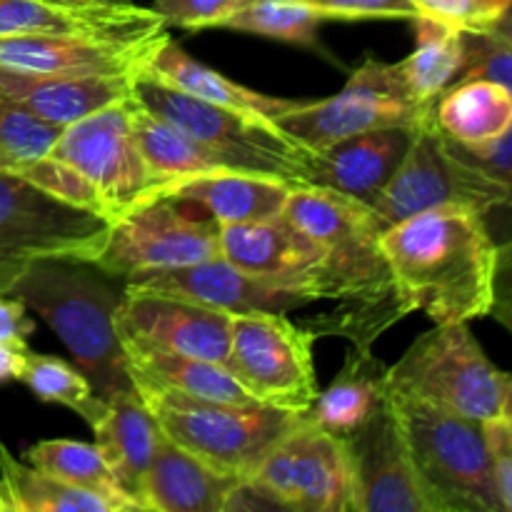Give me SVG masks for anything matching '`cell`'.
I'll return each instance as SVG.
<instances>
[{
  "label": "cell",
  "mask_w": 512,
  "mask_h": 512,
  "mask_svg": "<svg viewBox=\"0 0 512 512\" xmlns=\"http://www.w3.org/2000/svg\"><path fill=\"white\" fill-rule=\"evenodd\" d=\"M165 20L140 5L0 0V38L10 35H83V38L150 43L165 38Z\"/></svg>",
  "instance_id": "obj_18"
},
{
  "label": "cell",
  "mask_w": 512,
  "mask_h": 512,
  "mask_svg": "<svg viewBox=\"0 0 512 512\" xmlns=\"http://www.w3.org/2000/svg\"><path fill=\"white\" fill-rule=\"evenodd\" d=\"M328 20H413L420 15L413 0H305Z\"/></svg>",
  "instance_id": "obj_41"
},
{
  "label": "cell",
  "mask_w": 512,
  "mask_h": 512,
  "mask_svg": "<svg viewBox=\"0 0 512 512\" xmlns=\"http://www.w3.org/2000/svg\"><path fill=\"white\" fill-rule=\"evenodd\" d=\"M433 120L435 110L423 108L410 98L398 63H383L370 55L350 73L340 93L323 100H305L275 123L305 150L318 153L370 130H418Z\"/></svg>",
  "instance_id": "obj_9"
},
{
  "label": "cell",
  "mask_w": 512,
  "mask_h": 512,
  "mask_svg": "<svg viewBox=\"0 0 512 512\" xmlns=\"http://www.w3.org/2000/svg\"><path fill=\"white\" fill-rule=\"evenodd\" d=\"M240 478L220 473L180 448L160 430L143 485L148 512H223L230 490Z\"/></svg>",
  "instance_id": "obj_24"
},
{
  "label": "cell",
  "mask_w": 512,
  "mask_h": 512,
  "mask_svg": "<svg viewBox=\"0 0 512 512\" xmlns=\"http://www.w3.org/2000/svg\"><path fill=\"white\" fill-rule=\"evenodd\" d=\"M133 98L145 110L203 145L228 170L268 175L290 185H308L313 153L285 135L273 120L200 100L143 70L135 73Z\"/></svg>",
  "instance_id": "obj_4"
},
{
  "label": "cell",
  "mask_w": 512,
  "mask_h": 512,
  "mask_svg": "<svg viewBox=\"0 0 512 512\" xmlns=\"http://www.w3.org/2000/svg\"><path fill=\"white\" fill-rule=\"evenodd\" d=\"M388 400V365L370 345H350L333 383L320 390L308 418L338 438L348 440Z\"/></svg>",
  "instance_id": "obj_27"
},
{
  "label": "cell",
  "mask_w": 512,
  "mask_h": 512,
  "mask_svg": "<svg viewBox=\"0 0 512 512\" xmlns=\"http://www.w3.org/2000/svg\"><path fill=\"white\" fill-rule=\"evenodd\" d=\"M483 433L485 440H488L500 508L512 512V418L508 413H500L495 418L485 420Z\"/></svg>",
  "instance_id": "obj_42"
},
{
  "label": "cell",
  "mask_w": 512,
  "mask_h": 512,
  "mask_svg": "<svg viewBox=\"0 0 512 512\" xmlns=\"http://www.w3.org/2000/svg\"><path fill=\"white\" fill-rule=\"evenodd\" d=\"M503 413H508L512 418V375H508V385H505V408Z\"/></svg>",
  "instance_id": "obj_48"
},
{
  "label": "cell",
  "mask_w": 512,
  "mask_h": 512,
  "mask_svg": "<svg viewBox=\"0 0 512 512\" xmlns=\"http://www.w3.org/2000/svg\"><path fill=\"white\" fill-rule=\"evenodd\" d=\"M318 333L285 313L233 315L228 370L258 403L308 413L318 398L313 345Z\"/></svg>",
  "instance_id": "obj_11"
},
{
  "label": "cell",
  "mask_w": 512,
  "mask_h": 512,
  "mask_svg": "<svg viewBox=\"0 0 512 512\" xmlns=\"http://www.w3.org/2000/svg\"><path fill=\"white\" fill-rule=\"evenodd\" d=\"M110 280L103 270H90V263L33 260L3 288L50 325L105 403L135 390L115 325L123 290H115Z\"/></svg>",
  "instance_id": "obj_3"
},
{
  "label": "cell",
  "mask_w": 512,
  "mask_h": 512,
  "mask_svg": "<svg viewBox=\"0 0 512 512\" xmlns=\"http://www.w3.org/2000/svg\"><path fill=\"white\" fill-rule=\"evenodd\" d=\"M115 325L123 343L213 360L228 368L233 315L225 310L123 285Z\"/></svg>",
  "instance_id": "obj_16"
},
{
  "label": "cell",
  "mask_w": 512,
  "mask_h": 512,
  "mask_svg": "<svg viewBox=\"0 0 512 512\" xmlns=\"http://www.w3.org/2000/svg\"><path fill=\"white\" fill-rule=\"evenodd\" d=\"M220 255L263 283L300 290L318 303L323 250L283 213L253 223L220 225Z\"/></svg>",
  "instance_id": "obj_17"
},
{
  "label": "cell",
  "mask_w": 512,
  "mask_h": 512,
  "mask_svg": "<svg viewBox=\"0 0 512 512\" xmlns=\"http://www.w3.org/2000/svg\"><path fill=\"white\" fill-rule=\"evenodd\" d=\"M508 203V190L460 158L433 120L415 130L403 163L370 208L385 230L410 215L440 205H468L488 215Z\"/></svg>",
  "instance_id": "obj_12"
},
{
  "label": "cell",
  "mask_w": 512,
  "mask_h": 512,
  "mask_svg": "<svg viewBox=\"0 0 512 512\" xmlns=\"http://www.w3.org/2000/svg\"><path fill=\"white\" fill-rule=\"evenodd\" d=\"M140 70L153 75V78L163 80V83L173 85V88L183 90V93L195 95L200 100L223 105V108L243 110V113L258 115V118L273 120V123L283 113L305 103V100L275 98V95L258 93V90L248 88V85L235 83V80L225 78L218 70L208 68L205 63L195 60L193 55L185 53L183 45L170 38H165L153 50L148 63Z\"/></svg>",
  "instance_id": "obj_26"
},
{
  "label": "cell",
  "mask_w": 512,
  "mask_h": 512,
  "mask_svg": "<svg viewBox=\"0 0 512 512\" xmlns=\"http://www.w3.org/2000/svg\"><path fill=\"white\" fill-rule=\"evenodd\" d=\"M465 33V30H463ZM465 70L460 80L485 78L512 93V43L495 33H465Z\"/></svg>",
  "instance_id": "obj_38"
},
{
  "label": "cell",
  "mask_w": 512,
  "mask_h": 512,
  "mask_svg": "<svg viewBox=\"0 0 512 512\" xmlns=\"http://www.w3.org/2000/svg\"><path fill=\"white\" fill-rule=\"evenodd\" d=\"M283 215L323 250L318 300L335 303L330 313L308 320V328L373 348L390 325L405 318L373 208L320 185H295Z\"/></svg>",
  "instance_id": "obj_1"
},
{
  "label": "cell",
  "mask_w": 512,
  "mask_h": 512,
  "mask_svg": "<svg viewBox=\"0 0 512 512\" xmlns=\"http://www.w3.org/2000/svg\"><path fill=\"white\" fill-rule=\"evenodd\" d=\"M245 478L273 495L283 510L353 512L348 443L308 415H303Z\"/></svg>",
  "instance_id": "obj_14"
},
{
  "label": "cell",
  "mask_w": 512,
  "mask_h": 512,
  "mask_svg": "<svg viewBox=\"0 0 512 512\" xmlns=\"http://www.w3.org/2000/svg\"><path fill=\"white\" fill-rule=\"evenodd\" d=\"M420 15L465 30V33H488L505 15L512 0H413Z\"/></svg>",
  "instance_id": "obj_39"
},
{
  "label": "cell",
  "mask_w": 512,
  "mask_h": 512,
  "mask_svg": "<svg viewBox=\"0 0 512 512\" xmlns=\"http://www.w3.org/2000/svg\"><path fill=\"white\" fill-rule=\"evenodd\" d=\"M415 128H383L353 135L310 158L308 185H320L370 205L403 163Z\"/></svg>",
  "instance_id": "obj_21"
},
{
  "label": "cell",
  "mask_w": 512,
  "mask_h": 512,
  "mask_svg": "<svg viewBox=\"0 0 512 512\" xmlns=\"http://www.w3.org/2000/svg\"><path fill=\"white\" fill-rule=\"evenodd\" d=\"M63 3H100V5H128L133 0H63Z\"/></svg>",
  "instance_id": "obj_47"
},
{
  "label": "cell",
  "mask_w": 512,
  "mask_h": 512,
  "mask_svg": "<svg viewBox=\"0 0 512 512\" xmlns=\"http://www.w3.org/2000/svg\"><path fill=\"white\" fill-rule=\"evenodd\" d=\"M415 48L398 70L410 98L423 108L435 110V103L453 88L465 70V33L430 15H415Z\"/></svg>",
  "instance_id": "obj_29"
},
{
  "label": "cell",
  "mask_w": 512,
  "mask_h": 512,
  "mask_svg": "<svg viewBox=\"0 0 512 512\" xmlns=\"http://www.w3.org/2000/svg\"><path fill=\"white\" fill-rule=\"evenodd\" d=\"M380 243L405 315L420 310L435 325L490 315L498 245L483 213L440 205L385 228Z\"/></svg>",
  "instance_id": "obj_2"
},
{
  "label": "cell",
  "mask_w": 512,
  "mask_h": 512,
  "mask_svg": "<svg viewBox=\"0 0 512 512\" xmlns=\"http://www.w3.org/2000/svg\"><path fill=\"white\" fill-rule=\"evenodd\" d=\"M345 443L353 470V512H440L415 468L390 400Z\"/></svg>",
  "instance_id": "obj_15"
},
{
  "label": "cell",
  "mask_w": 512,
  "mask_h": 512,
  "mask_svg": "<svg viewBox=\"0 0 512 512\" xmlns=\"http://www.w3.org/2000/svg\"><path fill=\"white\" fill-rule=\"evenodd\" d=\"M23 360H25V350L10 348V345L0 343V385L10 383V380H20V373H23Z\"/></svg>",
  "instance_id": "obj_45"
},
{
  "label": "cell",
  "mask_w": 512,
  "mask_h": 512,
  "mask_svg": "<svg viewBox=\"0 0 512 512\" xmlns=\"http://www.w3.org/2000/svg\"><path fill=\"white\" fill-rule=\"evenodd\" d=\"M220 255V225L195 205L150 198L110 225L93 268L113 280L163 273Z\"/></svg>",
  "instance_id": "obj_10"
},
{
  "label": "cell",
  "mask_w": 512,
  "mask_h": 512,
  "mask_svg": "<svg viewBox=\"0 0 512 512\" xmlns=\"http://www.w3.org/2000/svg\"><path fill=\"white\" fill-rule=\"evenodd\" d=\"M293 188L268 175L213 170L165 185L155 198L183 200L208 213L218 225H235L280 215Z\"/></svg>",
  "instance_id": "obj_23"
},
{
  "label": "cell",
  "mask_w": 512,
  "mask_h": 512,
  "mask_svg": "<svg viewBox=\"0 0 512 512\" xmlns=\"http://www.w3.org/2000/svg\"><path fill=\"white\" fill-rule=\"evenodd\" d=\"M130 118H133V133L135 140H138L140 155H143L148 170L160 183V190L170 183H178V180L193 178V175L228 170L203 145L180 133L175 125L165 123L163 118L145 110L135 98Z\"/></svg>",
  "instance_id": "obj_32"
},
{
  "label": "cell",
  "mask_w": 512,
  "mask_h": 512,
  "mask_svg": "<svg viewBox=\"0 0 512 512\" xmlns=\"http://www.w3.org/2000/svg\"><path fill=\"white\" fill-rule=\"evenodd\" d=\"M490 315L512 333V233L498 243Z\"/></svg>",
  "instance_id": "obj_43"
},
{
  "label": "cell",
  "mask_w": 512,
  "mask_h": 512,
  "mask_svg": "<svg viewBox=\"0 0 512 512\" xmlns=\"http://www.w3.org/2000/svg\"><path fill=\"white\" fill-rule=\"evenodd\" d=\"M165 38L120 43L83 35H10L0 38V65L58 75H135Z\"/></svg>",
  "instance_id": "obj_20"
},
{
  "label": "cell",
  "mask_w": 512,
  "mask_h": 512,
  "mask_svg": "<svg viewBox=\"0 0 512 512\" xmlns=\"http://www.w3.org/2000/svg\"><path fill=\"white\" fill-rule=\"evenodd\" d=\"M18 175L28 178L30 183L38 185L40 190L50 193L53 198L63 200V203L75 205V208L93 210V213L105 215L103 200H100L98 190L83 178L75 168H70L63 160L53 158V155H45V158L35 160L28 168L20 170ZM108 218V215H105ZM110 220V218H108Z\"/></svg>",
  "instance_id": "obj_37"
},
{
  "label": "cell",
  "mask_w": 512,
  "mask_h": 512,
  "mask_svg": "<svg viewBox=\"0 0 512 512\" xmlns=\"http://www.w3.org/2000/svg\"><path fill=\"white\" fill-rule=\"evenodd\" d=\"M490 33L500 35V38H505V40H508V43H512V3H510V8L505 10L503 18H500L498 23H495L493 28H490Z\"/></svg>",
  "instance_id": "obj_46"
},
{
  "label": "cell",
  "mask_w": 512,
  "mask_h": 512,
  "mask_svg": "<svg viewBox=\"0 0 512 512\" xmlns=\"http://www.w3.org/2000/svg\"><path fill=\"white\" fill-rule=\"evenodd\" d=\"M33 333L35 323L28 315V305L15 295L0 293V343L28 350V338Z\"/></svg>",
  "instance_id": "obj_44"
},
{
  "label": "cell",
  "mask_w": 512,
  "mask_h": 512,
  "mask_svg": "<svg viewBox=\"0 0 512 512\" xmlns=\"http://www.w3.org/2000/svg\"><path fill=\"white\" fill-rule=\"evenodd\" d=\"M0 512H115L100 495L63 483L0 440Z\"/></svg>",
  "instance_id": "obj_31"
},
{
  "label": "cell",
  "mask_w": 512,
  "mask_h": 512,
  "mask_svg": "<svg viewBox=\"0 0 512 512\" xmlns=\"http://www.w3.org/2000/svg\"><path fill=\"white\" fill-rule=\"evenodd\" d=\"M130 363L133 383H148L155 388L175 390L205 403L255 405L258 400L240 385V380L225 365L213 360L168 353L140 343H123Z\"/></svg>",
  "instance_id": "obj_28"
},
{
  "label": "cell",
  "mask_w": 512,
  "mask_h": 512,
  "mask_svg": "<svg viewBox=\"0 0 512 512\" xmlns=\"http://www.w3.org/2000/svg\"><path fill=\"white\" fill-rule=\"evenodd\" d=\"M25 460L35 468L45 470L63 483L100 495L113 505L115 512H135L133 500L123 493L115 475L110 473L98 445L80 440H40L25 450Z\"/></svg>",
  "instance_id": "obj_33"
},
{
  "label": "cell",
  "mask_w": 512,
  "mask_h": 512,
  "mask_svg": "<svg viewBox=\"0 0 512 512\" xmlns=\"http://www.w3.org/2000/svg\"><path fill=\"white\" fill-rule=\"evenodd\" d=\"M160 430L220 473L245 478L305 413L273 405L205 403L175 390L133 383Z\"/></svg>",
  "instance_id": "obj_6"
},
{
  "label": "cell",
  "mask_w": 512,
  "mask_h": 512,
  "mask_svg": "<svg viewBox=\"0 0 512 512\" xmlns=\"http://www.w3.org/2000/svg\"><path fill=\"white\" fill-rule=\"evenodd\" d=\"M133 98L100 108L65 125L48 155L78 170L103 200L105 215L118 220L145 200L160 183L145 165L133 133Z\"/></svg>",
  "instance_id": "obj_13"
},
{
  "label": "cell",
  "mask_w": 512,
  "mask_h": 512,
  "mask_svg": "<svg viewBox=\"0 0 512 512\" xmlns=\"http://www.w3.org/2000/svg\"><path fill=\"white\" fill-rule=\"evenodd\" d=\"M388 400L440 512H503L483 423L395 390Z\"/></svg>",
  "instance_id": "obj_5"
},
{
  "label": "cell",
  "mask_w": 512,
  "mask_h": 512,
  "mask_svg": "<svg viewBox=\"0 0 512 512\" xmlns=\"http://www.w3.org/2000/svg\"><path fill=\"white\" fill-rule=\"evenodd\" d=\"M505 385L508 375L490 363L468 323L435 325L388 368V390L478 423L503 413Z\"/></svg>",
  "instance_id": "obj_7"
},
{
  "label": "cell",
  "mask_w": 512,
  "mask_h": 512,
  "mask_svg": "<svg viewBox=\"0 0 512 512\" xmlns=\"http://www.w3.org/2000/svg\"><path fill=\"white\" fill-rule=\"evenodd\" d=\"M110 225L105 215L63 203L23 175L0 170V293L33 260L93 265Z\"/></svg>",
  "instance_id": "obj_8"
},
{
  "label": "cell",
  "mask_w": 512,
  "mask_h": 512,
  "mask_svg": "<svg viewBox=\"0 0 512 512\" xmlns=\"http://www.w3.org/2000/svg\"><path fill=\"white\" fill-rule=\"evenodd\" d=\"M435 125L463 148L493 143L512 128V93L485 78L458 80L435 103Z\"/></svg>",
  "instance_id": "obj_30"
},
{
  "label": "cell",
  "mask_w": 512,
  "mask_h": 512,
  "mask_svg": "<svg viewBox=\"0 0 512 512\" xmlns=\"http://www.w3.org/2000/svg\"><path fill=\"white\" fill-rule=\"evenodd\" d=\"M325 20L328 18L305 0H250L218 28L320 50V25Z\"/></svg>",
  "instance_id": "obj_34"
},
{
  "label": "cell",
  "mask_w": 512,
  "mask_h": 512,
  "mask_svg": "<svg viewBox=\"0 0 512 512\" xmlns=\"http://www.w3.org/2000/svg\"><path fill=\"white\" fill-rule=\"evenodd\" d=\"M90 428L110 473L115 475L123 493L133 500L135 508L143 510L145 475L160 438L155 415L133 390L108 400L103 418Z\"/></svg>",
  "instance_id": "obj_25"
},
{
  "label": "cell",
  "mask_w": 512,
  "mask_h": 512,
  "mask_svg": "<svg viewBox=\"0 0 512 512\" xmlns=\"http://www.w3.org/2000/svg\"><path fill=\"white\" fill-rule=\"evenodd\" d=\"M20 383L28 385L35 398H40L43 403H55L70 408L88 425L98 423L103 418L105 408H108V403L95 395L93 385L80 373L78 365L73 368V365L65 363L58 355L25 350Z\"/></svg>",
  "instance_id": "obj_35"
},
{
  "label": "cell",
  "mask_w": 512,
  "mask_h": 512,
  "mask_svg": "<svg viewBox=\"0 0 512 512\" xmlns=\"http://www.w3.org/2000/svg\"><path fill=\"white\" fill-rule=\"evenodd\" d=\"M250 0H153V10L165 25L188 30L218 28L230 13Z\"/></svg>",
  "instance_id": "obj_40"
},
{
  "label": "cell",
  "mask_w": 512,
  "mask_h": 512,
  "mask_svg": "<svg viewBox=\"0 0 512 512\" xmlns=\"http://www.w3.org/2000/svg\"><path fill=\"white\" fill-rule=\"evenodd\" d=\"M133 80L135 75H58L0 65V93L60 128L130 100Z\"/></svg>",
  "instance_id": "obj_22"
},
{
  "label": "cell",
  "mask_w": 512,
  "mask_h": 512,
  "mask_svg": "<svg viewBox=\"0 0 512 512\" xmlns=\"http://www.w3.org/2000/svg\"><path fill=\"white\" fill-rule=\"evenodd\" d=\"M125 285L193 300V303L210 305V308L225 310L230 315L260 313V310L288 313V310L305 308L313 303V298L300 290L263 283L255 275L245 273L243 268L225 260L223 255L183 265V268L163 270V273L138 275V278L125 280Z\"/></svg>",
  "instance_id": "obj_19"
},
{
  "label": "cell",
  "mask_w": 512,
  "mask_h": 512,
  "mask_svg": "<svg viewBox=\"0 0 512 512\" xmlns=\"http://www.w3.org/2000/svg\"><path fill=\"white\" fill-rule=\"evenodd\" d=\"M63 128L0 93V170L20 173L53 150Z\"/></svg>",
  "instance_id": "obj_36"
}]
</instances>
